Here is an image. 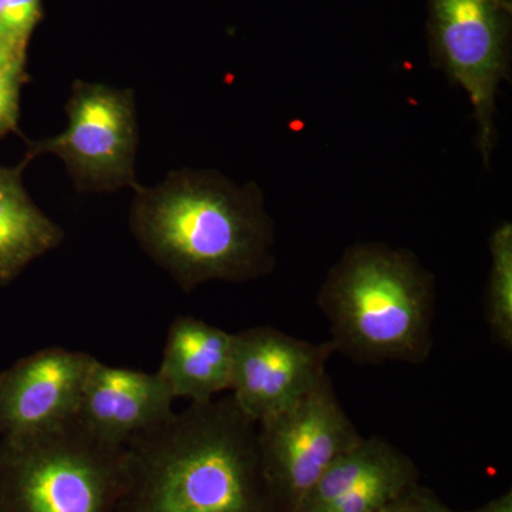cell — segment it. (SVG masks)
<instances>
[{
  "mask_svg": "<svg viewBox=\"0 0 512 512\" xmlns=\"http://www.w3.org/2000/svg\"><path fill=\"white\" fill-rule=\"evenodd\" d=\"M258 424L231 396L190 403L126 446L117 512H266Z\"/></svg>",
  "mask_w": 512,
  "mask_h": 512,
  "instance_id": "1",
  "label": "cell"
},
{
  "mask_svg": "<svg viewBox=\"0 0 512 512\" xmlns=\"http://www.w3.org/2000/svg\"><path fill=\"white\" fill-rule=\"evenodd\" d=\"M134 191L131 232L183 291L254 281L274 268V225L255 183L239 187L217 171L181 170Z\"/></svg>",
  "mask_w": 512,
  "mask_h": 512,
  "instance_id": "2",
  "label": "cell"
},
{
  "mask_svg": "<svg viewBox=\"0 0 512 512\" xmlns=\"http://www.w3.org/2000/svg\"><path fill=\"white\" fill-rule=\"evenodd\" d=\"M434 278L407 249L356 242L318 293L335 353L356 363L420 365L433 346Z\"/></svg>",
  "mask_w": 512,
  "mask_h": 512,
  "instance_id": "3",
  "label": "cell"
},
{
  "mask_svg": "<svg viewBox=\"0 0 512 512\" xmlns=\"http://www.w3.org/2000/svg\"><path fill=\"white\" fill-rule=\"evenodd\" d=\"M126 447L97 439L76 419L0 441V512H117Z\"/></svg>",
  "mask_w": 512,
  "mask_h": 512,
  "instance_id": "4",
  "label": "cell"
},
{
  "mask_svg": "<svg viewBox=\"0 0 512 512\" xmlns=\"http://www.w3.org/2000/svg\"><path fill=\"white\" fill-rule=\"evenodd\" d=\"M512 0H429L430 62L466 92L485 167L498 143L497 97L511 79Z\"/></svg>",
  "mask_w": 512,
  "mask_h": 512,
  "instance_id": "5",
  "label": "cell"
},
{
  "mask_svg": "<svg viewBox=\"0 0 512 512\" xmlns=\"http://www.w3.org/2000/svg\"><path fill=\"white\" fill-rule=\"evenodd\" d=\"M329 376L258 424L262 474L272 501L295 512L330 464L362 439Z\"/></svg>",
  "mask_w": 512,
  "mask_h": 512,
  "instance_id": "6",
  "label": "cell"
},
{
  "mask_svg": "<svg viewBox=\"0 0 512 512\" xmlns=\"http://www.w3.org/2000/svg\"><path fill=\"white\" fill-rule=\"evenodd\" d=\"M69 126L62 134L30 141L26 158H62L77 190L111 192L138 187L136 101L131 90L74 82L67 101Z\"/></svg>",
  "mask_w": 512,
  "mask_h": 512,
  "instance_id": "7",
  "label": "cell"
},
{
  "mask_svg": "<svg viewBox=\"0 0 512 512\" xmlns=\"http://www.w3.org/2000/svg\"><path fill=\"white\" fill-rule=\"evenodd\" d=\"M332 343H312L271 326L234 333L232 400L255 424L288 409L326 376Z\"/></svg>",
  "mask_w": 512,
  "mask_h": 512,
  "instance_id": "8",
  "label": "cell"
},
{
  "mask_svg": "<svg viewBox=\"0 0 512 512\" xmlns=\"http://www.w3.org/2000/svg\"><path fill=\"white\" fill-rule=\"evenodd\" d=\"M94 360L89 353L55 346L0 373V439L36 436L76 419Z\"/></svg>",
  "mask_w": 512,
  "mask_h": 512,
  "instance_id": "9",
  "label": "cell"
},
{
  "mask_svg": "<svg viewBox=\"0 0 512 512\" xmlns=\"http://www.w3.org/2000/svg\"><path fill=\"white\" fill-rule=\"evenodd\" d=\"M173 394L157 373L94 360L76 420L97 439L126 447L174 413Z\"/></svg>",
  "mask_w": 512,
  "mask_h": 512,
  "instance_id": "10",
  "label": "cell"
},
{
  "mask_svg": "<svg viewBox=\"0 0 512 512\" xmlns=\"http://www.w3.org/2000/svg\"><path fill=\"white\" fill-rule=\"evenodd\" d=\"M234 333L192 316L168 328L157 375L174 399L205 403L231 389Z\"/></svg>",
  "mask_w": 512,
  "mask_h": 512,
  "instance_id": "11",
  "label": "cell"
},
{
  "mask_svg": "<svg viewBox=\"0 0 512 512\" xmlns=\"http://www.w3.org/2000/svg\"><path fill=\"white\" fill-rule=\"evenodd\" d=\"M25 157L16 167L0 165V285L63 241V231L30 200L23 187Z\"/></svg>",
  "mask_w": 512,
  "mask_h": 512,
  "instance_id": "12",
  "label": "cell"
},
{
  "mask_svg": "<svg viewBox=\"0 0 512 512\" xmlns=\"http://www.w3.org/2000/svg\"><path fill=\"white\" fill-rule=\"evenodd\" d=\"M400 454L402 451L389 441L380 437H362L330 464L295 512H322L340 495L389 466Z\"/></svg>",
  "mask_w": 512,
  "mask_h": 512,
  "instance_id": "13",
  "label": "cell"
},
{
  "mask_svg": "<svg viewBox=\"0 0 512 512\" xmlns=\"http://www.w3.org/2000/svg\"><path fill=\"white\" fill-rule=\"evenodd\" d=\"M491 269L485 316L498 345L512 348V225L504 221L490 237Z\"/></svg>",
  "mask_w": 512,
  "mask_h": 512,
  "instance_id": "14",
  "label": "cell"
},
{
  "mask_svg": "<svg viewBox=\"0 0 512 512\" xmlns=\"http://www.w3.org/2000/svg\"><path fill=\"white\" fill-rule=\"evenodd\" d=\"M416 467L406 454L377 471L322 512H383L413 493Z\"/></svg>",
  "mask_w": 512,
  "mask_h": 512,
  "instance_id": "15",
  "label": "cell"
},
{
  "mask_svg": "<svg viewBox=\"0 0 512 512\" xmlns=\"http://www.w3.org/2000/svg\"><path fill=\"white\" fill-rule=\"evenodd\" d=\"M40 19V0H6L0 25L16 46L26 49L28 37Z\"/></svg>",
  "mask_w": 512,
  "mask_h": 512,
  "instance_id": "16",
  "label": "cell"
},
{
  "mask_svg": "<svg viewBox=\"0 0 512 512\" xmlns=\"http://www.w3.org/2000/svg\"><path fill=\"white\" fill-rule=\"evenodd\" d=\"M26 80V69L0 73V137L18 131L20 90Z\"/></svg>",
  "mask_w": 512,
  "mask_h": 512,
  "instance_id": "17",
  "label": "cell"
},
{
  "mask_svg": "<svg viewBox=\"0 0 512 512\" xmlns=\"http://www.w3.org/2000/svg\"><path fill=\"white\" fill-rule=\"evenodd\" d=\"M26 50L15 46H0V73L25 69Z\"/></svg>",
  "mask_w": 512,
  "mask_h": 512,
  "instance_id": "18",
  "label": "cell"
},
{
  "mask_svg": "<svg viewBox=\"0 0 512 512\" xmlns=\"http://www.w3.org/2000/svg\"><path fill=\"white\" fill-rule=\"evenodd\" d=\"M476 512H512V494L508 491Z\"/></svg>",
  "mask_w": 512,
  "mask_h": 512,
  "instance_id": "19",
  "label": "cell"
},
{
  "mask_svg": "<svg viewBox=\"0 0 512 512\" xmlns=\"http://www.w3.org/2000/svg\"><path fill=\"white\" fill-rule=\"evenodd\" d=\"M417 504H419V512H451L436 498H430L427 495L417 497Z\"/></svg>",
  "mask_w": 512,
  "mask_h": 512,
  "instance_id": "20",
  "label": "cell"
},
{
  "mask_svg": "<svg viewBox=\"0 0 512 512\" xmlns=\"http://www.w3.org/2000/svg\"><path fill=\"white\" fill-rule=\"evenodd\" d=\"M0 46L19 47V46H16L15 43L12 42V40H10L8 33L5 32V29L2 28V25H0ZM19 49H23V47H19Z\"/></svg>",
  "mask_w": 512,
  "mask_h": 512,
  "instance_id": "21",
  "label": "cell"
},
{
  "mask_svg": "<svg viewBox=\"0 0 512 512\" xmlns=\"http://www.w3.org/2000/svg\"><path fill=\"white\" fill-rule=\"evenodd\" d=\"M6 0H0V16H2L3 9H5Z\"/></svg>",
  "mask_w": 512,
  "mask_h": 512,
  "instance_id": "22",
  "label": "cell"
}]
</instances>
